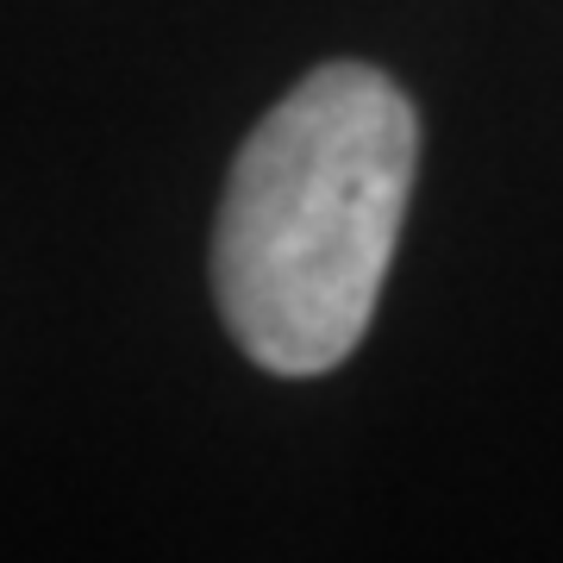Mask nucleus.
Here are the masks:
<instances>
[{
    "label": "nucleus",
    "mask_w": 563,
    "mask_h": 563,
    "mask_svg": "<svg viewBox=\"0 0 563 563\" xmlns=\"http://www.w3.org/2000/svg\"><path fill=\"white\" fill-rule=\"evenodd\" d=\"M413 163V101L369 63H325L263 113L213 232V295L244 357L276 376H320L357 351Z\"/></svg>",
    "instance_id": "1"
}]
</instances>
